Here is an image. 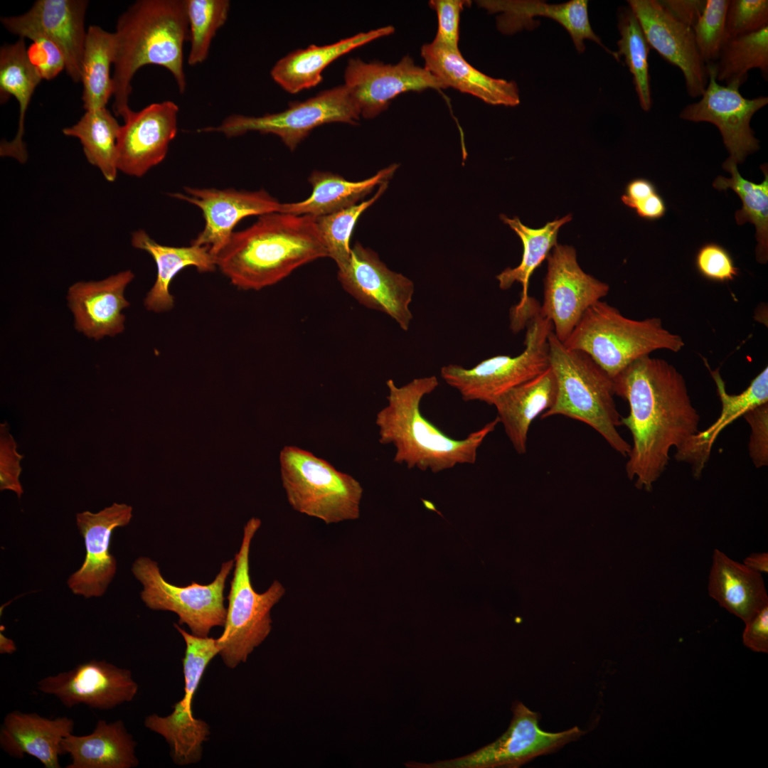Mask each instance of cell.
<instances>
[{
	"mask_svg": "<svg viewBox=\"0 0 768 768\" xmlns=\"http://www.w3.org/2000/svg\"><path fill=\"white\" fill-rule=\"evenodd\" d=\"M613 381L615 395L629 405L628 416L621 418L633 441L627 476L635 479L637 489L651 491L668 464L671 449H678L699 432L700 416L684 378L663 359L641 357Z\"/></svg>",
	"mask_w": 768,
	"mask_h": 768,
	"instance_id": "6da1fadb",
	"label": "cell"
},
{
	"mask_svg": "<svg viewBox=\"0 0 768 768\" xmlns=\"http://www.w3.org/2000/svg\"><path fill=\"white\" fill-rule=\"evenodd\" d=\"M328 257L315 218L272 212L234 232L215 256L217 267L242 289L273 285L297 268Z\"/></svg>",
	"mask_w": 768,
	"mask_h": 768,
	"instance_id": "7a4b0ae2",
	"label": "cell"
},
{
	"mask_svg": "<svg viewBox=\"0 0 768 768\" xmlns=\"http://www.w3.org/2000/svg\"><path fill=\"white\" fill-rule=\"evenodd\" d=\"M115 36L113 112L123 119L132 111V80L146 65L165 68L179 92L186 88L183 44L188 39L185 0H139L119 17Z\"/></svg>",
	"mask_w": 768,
	"mask_h": 768,
	"instance_id": "3957f363",
	"label": "cell"
},
{
	"mask_svg": "<svg viewBox=\"0 0 768 768\" xmlns=\"http://www.w3.org/2000/svg\"><path fill=\"white\" fill-rule=\"evenodd\" d=\"M439 384L434 375L415 378L400 387L392 379L386 381L388 403L377 413L375 425L379 442L391 444L395 448L394 462L433 473L457 464H474L479 447L499 423L496 417L462 439L447 435L420 410L423 397L432 393Z\"/></svg>",
	"mask_w": 768,
	"mask_h": 768,
	"instance_id": "277c9868",
	"label": "cell"
},
{
	"mask_svg": "<svg viewBox=\"0 0 768 768\" xmlns=\"http://www.w3.org/2000/svg\"><path fill=\"white\" fill-rule=\"evenodd\" d=\"M550 367L557 381L553 405L541 419L562 415L597 432L617 452L627 457L631 445L620 435L622 425L614 400L613 378L583 351L567 348L555 335L548 337Z\"/></svg>",
	"mask_w": 768,
	"mask_h": 768,
	"instance_id": "5b68a950",
	"label": "cell"
},
{
	"mask_svg": "<svg viewBox=\"0 0 768 768\" xmlns=\"http://www.w3.org/2000/svg\"><path fill=\"white\" fill-rule=\"evenodd\" d=\"M510 315L513 331L526 327L522 353L513 357H491L471 368L455 364L441 368L442 379L456 388L465 401L479 400L493 405L499 395L549 368L548 337L553 329L551 321L541 314L539 303L529 297L521 305L513 306Z\"/></svg>",
	"mask_w": 768,
	"mask_h": 768,
	"instance_id": "8992f818",
	"label": "cell"
},
{
	"mask_svg": "<svg viewBox=\"0 0 768 768\" xmlns=\"http://www.w3.org/2000/svg\"><path fill=\"white\" fill-rule=\"evenodd\" d=\"M563 344L585 352L612 378L652 351H680L682 337L663 326L659 318L634 320L601 300L587 309Z\"/></svg>",
	"mask_w": 768,
	"mask_h": 768,
	"instance_id": "52a82bcc",
	"label": "cell"
},
{
	"mask_svg": "<svg viewBox=\"0 0 768 768\" xmlns=\"http://www.w3.org/2000/svg\"><path fill=\"white\" fill-rule=\"evenodd\" d=\"M279 464L282 486L294 511L326 524L359 518L363 488L351 475L297 446L284 447Z\"/></svg>",
	"mask_w": 768,
	"mask_h": 768,
	"instance_id": "ba28073f",
	"label": "cell"
},
{
	"mask_svg": "<svg viewBox=\"0 0 768 768\" xmlns=\"http://www.w3.org/2000/svg\"><path fill=\"white\" fill-rule=\"evenodd\" d=\"M260 526L261 521L257 518L247 522L240 549L234 558L224 629L217 639L219 654L230 668L245 662L267 637L272 630L271 609L285 594V588L278 580H274L262 593L257 592L252 585L250 545Z\"/></svg>",
	"mask_w": 768,
	"mask_h": 768,
	"instance_id": "9c48e42d",
	"label": "cell"
},
{
	"mask_svg": "<svg viewBox=\"0 0 768 768\" xmlns=\"http://www.w3.org/2000/svg\"><path fill=\"white\" fill-rule=\"evenodd\" d=\"M234 564V560L223 562L210 584L193 581L184 587L166 581L157 562L148 557L137 558L132 572L143 586L140 596L147 607L174 612L179 625L186 624L194 635L208 636L213 627L224 626L227 613L224 589Z\"/></svg>",
	"mask_w": 768,
	"mask_h": 768,
	"instance_id": "30bf717a",
	"label": "cell"
},
{
	"mask_svg": "<svg viewBox=\"0 0 768 768\" xmlns=\"http://www.w3.org/2000/svg\"><path fill=\"white\" fill-rule=\"evenodd\" d=\"M358 110L343 85L326 89L302 102H294L282 112L254 117L231 114L217 127L199 132H217L228 137L249 132L272 134L280 138L292 151L295 149L316 127L328 123L356 124L360 119Z\"/></svg>",
	"mask_w": 768,
	"mask_h": 768,
	"instance_id": "8fae6325",
	"label": "cell"
},
{
	"mask_svg": "<svg viewBox=\"0 0 768 768\" xmlns=\"http://www.w3.org/2000/svg\"><path fill=\"white\" fill-rule=\"evenodd\" d=\"M186 643L183 658L184 695L174 705V711L165 717L148 715L144 725L165 738L171 748V757L178 765L198 762L202 756V744L208 740L209 726L193 717L192 700L203 673L210 661L219 654L217 639L189 634L174 624Z\"/></svg>",
	"mask_w": 768,
	"mask_h": 768,
	"instance_id": "7c38bea8",
	"label": "cell"
},
{
	"mask_svg": "<svg viewBox=\"0 0 768 768\" xmlns=\"http://www.w3.org/2000/svg\"><path fill=\"white\" fill-rule=\"evenodd\" d=\"M538 714L521 702L513 706V718L507 730L494 742L466 755L432 763L410 762L414 768L518 767L535 757L554 752L577 740L585 732L573 727L560 732H548L538 725Z\"/></svg>",
	"mask_w": 768,
	"mask_h": 768,
	"instance_id": "4fadbf2b",
	"label": "cell"
},
{
	"mask_svg": "<svg viewBox=\"0 0 768 768\" xmlns=\"http://www.w3.org/2000/svg\"><path fill=\"white\" fill-rule=\"evenodd\" d=\"M546 260L540 311L551 321L555 335L563 343L587 309L607 296L609 287L582 270L572 246L557 244Z\"/></svg>",
	"mask_w": 768,
	"mask_h": 768,
	"instance_id": "5bb4252c",
	"label": "cell"
},
{
	"mask_svg": "<svg viewBox=\"0 0 768 768\" xmlns=\"http://www.w3.org/2000/svg\"><path fill=\"white\" fill-rule=\"evenodd\" d=\"M338 269V279L346 292L364 306L388 314L402 330L409 329L415 291L412 280L390 270L376 252L358 242L351 248L348 262Z\"/></svg>",
	"mask_w": 768,
	"mask_h": 768,
	"instance_id": "9a60e30c",
	"label": "cell"
},
{
	"mask_svg": "<svg viewBox=\"0 0 768 768\" xmlns=\"http://www.w3.org/2000/svg\"><path fill=\"white\" fill-rule=\"evenodd\" d=\"M708 82L701 99L685 106L682 119L709 122L719 129L730 158L737 164L759 149V140L750 127L753 115L768 103L767 96L748 99L739 88L720 85L712 65H707Z\"/></svg>",
	"mask_w": 768,
	"mask_h": 768,
	"instance_id": "2e32d148",
	"label": "cell"
},
{
	"mask_svg": "<svg viewBox=\"0 0 768 768\" xmlns=\"http://www.w3.org/2000/svg\"><path fill=\"white\" fill-rule=\"evenodd\" d=\"M344 85L360 116L365 119L376 117L402 93L446 89L439 79L425 67L416 65L408 55L396 64L351 58L344 72Z\"/></svg>",
	"mask_w": 768,
	"mask_h": 768,
	"instance_id": "e0dca14e",
	"label": "cell"
},
{
	"mask_svg": "<svg viewBox=\"0 0 768 768\" xmlns=\"http://www.w3.org/2000/svg\"><path fill=\"white\" fill-rule=\"evenodd\" d=\"M37 687L41 692L56 697L68 708L84 704L98 710H110L130 702L138 691L129 670L95 659L43 678Z\"/></svg>",
	"mask_w": 768,
	"mask_h": 768,
	"instance_id": "ac0fdd59",
	"label": "cell"
},
{
	"mask_svg": "<svg viewBox=\"0 0 768 768\" xmlns=\"http://www.w3.org/2000/svg\"><path fill=\"white\" fill-rule=\"evenodd\" d=\"M627 2L651 48L681 70L690 97H701L708 85V74L698 50L693 28L673 16L658 0Z\"/></svg>",
	"mask_w": 768,
	"mask_h": 768,
	"instance_id": "d6986e66",
	"label": "cell"
},
{
	"mask_svg": "<svg viewBox=\"0 0 768 768\" xmlns=\"http://www.w3.org/2000/svg\"><path fill=\"white\" fill-rule=\"evenodd\" d=\"M184 191L170 195L198 207L205 219L203 229L192 244L208 247L214 257L227 244L240 220L247 216L279 212L281 206V203L265 190L186 187Z\"/></svg>",
	"mask_w": 768,
	"mask_h": 768,
	"instance_id": "ffe728a7",
	"label": "cell"
},
{
	"mask_svg": "<svg viewBox=\"0 0 768 768\" xmlns=\"http://www.w3.org/2000/svg\"><path fill=\"white\" fill-rule=\"evenodd\" d=\"M178 113L177 105L169 100L132 111L118 136V170L141 177L161 162L176 135Z\"/></svg>",
	"mask_w": 768,
	"mask_h": 768,
	"instance_id": "44dd1931",
	"label": "cell"
},
{
	"mask_svg": "<svg viewBox=\"0 0 768 768\" xmlns=\"http://www.w3.org/2000/svg\"><path fill=\"white\" fill-rule=\"evenodd\" d=\"M86 0H38L25 14L1 17L3 26L20 38L28 31L38 32L61 50L65 70L75 82H81V64L87 31Z\"/></svg>",
	"mask_w": 768,
	"mask_h": 768,
	"instance_id": "7402d4cb",
	"label": "cell"
},
{
	"mask_svg": "<svg viewBox=\"0 0 768 768\" xmlns=\"http://www.w3.org/2000/svg\"><path fill=\"white\" fill-rule=\"evenodd\" d=\"M132 508L113 503L97 513L76 514V524L84 538L86 555L81 567L68 580L73 594L85 598L103 595L117 571V561L110 552L113 530L128 525Z\"/></svg>",
	"mask_w": 768,
	"mask_h": 768,
	"instance_id": "603a6c76",
	"label": "cell"
},
{
	"mask_svg": "<svg viewBox=\"0 0 768 768\" xmlns=\"http://www.w3.org/2000/svg\"><path fill=\"white\" fill-rule=\"evenodd\" d=\"M134 277L126 270L101 281L72 285L67 299L76 329L96 340L121 333L125 319L122 311L129 306L124 292Z\"/></svg>",
	"mask_w": 768,
	"mask_h": 768,
	"instance_id": "cb8c5ba5",
	"label": "cell"
},
{
	"mask_svg": "<svg viewBox=\"0 0 768 768\" xmlns=\"http://www.w3.org/2000/svg\"><path fill=\"white\" fill-rule=\"evenodd\" d=\"M476 2L490 14L501 13L497 17V27L503 33L512 34L524 28L533 29L538 26L533 17H548L565 28L580 53L585 49L584 40L590 39L601 46L616 60H619L617 52L607 48L594 33L586 0H572L558 4L535 0H484Z\"/></svg>",
	"mask_w": 768,
	"mask_h": 768,
	"instance_id": "d4e9b609",
	"label": "cell"
},
{
	"mask_svg": "<svg viewBox=\"0 0 768 768\" xmlns=\"http://www.w3.org/2000/svg\"><path fill=\"white\" fill-rule=\"evenodd\" d=\"M425 68L439 79L446 88L452 87L492 105L514 107L520 103L515 82L489 76L474 68L459 48L432 42L421 48Z\"/></svg>",
	"mask_w": 768,
	"mask_h": 768,
	"instance_id": "484cf974",
	"label": "cell"
},
{
	"mask_svg": "<svg viewBox=\"0 0 768 768\" xmlns=\"http://www.w3.org/2000/svg\"><path fill=\"white\" fill-rule=\"evenodd\" d=\"M73 720L65 716L47 718L37 713L15 710L4 717L0 746L13 757L22 759L28 754L45 768H60L62 740L73 733Z\"/></svg>",
	"mask_w": 768,
	"mask_h": 768,
	"instance_id": "4316f807",
	"label": "cell"
},
{
	"mask_svg": "<svg viewBox=\"0 0 768 768\" xmlns=\"http://www.w3.org/2000/svg\"><path fill=\"white\" fill-rule=\"evenodd\" d=\"M705 365L716 384L721 402L720 416L708 428L690 437L676 449L675 455L677 461L686 462L691 466L692 474L695 479L700 477L720 433L746 412L768 403L767 367H765L742 393L729 394L719 369L711 370L706 361Z\"/></svg>",
	"mask_w": 768,
	"mask_h": 768,
	"instance_id": "83f0119b",
	"label": "cell"
},
{
	"mask_svg": "<svg viewBox=\"0 0 768 768\" xmlns=\"http://www.w3.org/2000/svg\"><path fill=\"white\" fill-rule=\"evenodd\" d=\"M392 26L361 32L336 43L295 50L280 58L270 74L274 81L291 94L314 87L322 80V72L333 61L375 39L394 33Z\"/></svg>",
	"mask_w": 768,
	"mask_h": 768,
	"instance_id": "f1b7e54d",
	"label": "cell"
},
{
	"mask_svg": "<svg viewBox=\"0 0 768 768\" xmlns=\"http://www.w3.org/2000/svg\"><path fill=\"white\" fill-rule=\"evenodd\" d=\"M556 395L557 381L549 366L538 375L509 389L494 400L496 417L518 454L526 452L531 423L553 405Z\"/></svg>",
	"mask_w": 768,
	"mask_h": 768,
	"instance_id": "f546056e",
	"label": "cell"
},
{
	"mask_svg": "<svg viewBox=\"0 0 768 768\" xmlns=\"http://www.w3.org/2000/svg\"><path fill=\"white\" fill-rule=\"evenodd\" d=\"M708 594L745 623L768 604L762 574L715 549L708 576Z\"/></svg>",
	"mask_w": 768,
	"mask_h": 768,
	"instance_id": "4dcf8cb0",
	"label": "cell"
},
{
	"mask_svg": "<svg viewBox=\"0 0 768 768\" xmlns=\"http://www.w3.org/2000/svg\"><path fill=\"white\" fill-rule=\"evenodd\" d=\"M136 742L122 720L107 722L99 720L93 731L86 735L73 733L61 742L63 754L71 762L67 768H132L139 764Z\"/></svg>",
	"mask_w": 768,
	"mask_h": 768,
	"instance_id": "1f68e13d",
	"label": "cell"
},
{
	"mask_svg": "<svg viewBox=\"0 0 768 768\" xmlns=\"http://www.w3.org/2000/svg\"><path fill=\"white\" fill-rule=\"evenodd\" d=\"M132 244L135 248L147 252L156 262V279L144 299L146 308L155 312L166 311L174 306V299L169 287L172 279L181 270L193 266L200 272H209L217 267L215 258L207 246L161 245L143 230L132 233Z\"/></svg>",
	"mask_w": 768,
	"mask_h": 768,
	"instance_id": "d6a6232c",
	"label": "cell"
},
{
	"mask_svg": "<svg viewBox=\"0 0 768 768\" xmlns=\"http://www.w3.org/2000/svg\"><path fill=\"white\" fill-rule=\"evenodd\" d=\"M398 167L396 164H391L359 181H348L331 172L315 171L309 178L311 194L300 202L281 203L279 212L314 218L336 213L357 204L375 186L388 181Z\"/></svg>",
	"mask_w": 768,
	"mask_h": 768,
	"instance_id": "836d02e7",
	"label": "cell"
},
{
	"mask_svg": "<svg viewBox=\"0 0 768 768\" xmlns=\"http://www.w3.org/2000/svg\"><path fill=\"white\" fill-rule=\"evenodd\" d=\"M42 78L29 58L24 38L13 44H6L0 50V100L4 102L14 96L18 102L19 119L16 137L11 142L2 141L1 156H9L24 163L27 151L23 142L26 113L33 94Z\"/></svg>",
	"mask_w": 768,
	"mask_h": 768,
	"instance_id": "e575fe53",
	"label": "cell"
},
{
	"mask_svg": "<svg viewBox=\"0 0 768 768\" xmlns=\"http://www.w3.org/2000/svg\"><path fill=\"white\" fill-rule=\"evenodd\" d=\"M121 126L106 107L85 111L80 119L63 129L65 136L79 139L87 161L96 166L110 182L115 180L117 139Z\"/></svg>",
	"mask_w": 768,
	"mask_h": 768,
	"instance_id": "d590c367",
	"label": "cell"
},
{
	"mask_svg": "<svg viewBox=\"0 0 768 768\" xmlns=\"http://www.w3.org/2000/svg\"><path fill=\"white\" fill-rule=\"evenodd\" d=\"M115 55L114 33L97 26L87 31L81 64L82 100L87 110L106 107L113 95L110 67Z\"/></svg>",
	"mask_w": 768,
	"mask_h": 768,
	"instance_id": "8d00e7d4",
	"label": "cell"
},
{
	"mask_svg": "<svg viewBox=\"0 0 768 768\" xmlns=\"http://www.w3.org/2000/svg\"><path fill=\"white\" fill-rule=\"evenodd\" d=\"M723 169L731 174L730 178L718 176L713 187L718 191L730 188L742 201V207L736 211L737 225L750 222L755 226L757 245L756 257L758 262L765 263L768 252V169L767 164L761 165L764 178L760 183L744 178L739 173L737 164L730 157L723 163Z\"/></svg>",
	"mask_w": 768,
	"mask_h": 768,
	"instance_id": "74e56055",
	"label": "cell"
},
{
	"mask_svg": "<svg viewBox=\"0 0 768 768\" xmlns=\"http://www.w3.org/2000/svg\"><path fill=\"white\" fill-rule=\"evenodd\" d=\"M501 220L514 230L521 238L523 252L520 265L514 268L508 267L496 276L501 289H509L515 282L522 284L523 290L518 303L528 298L530 278L535 270L546 260L551 250L558 244L559 229L572 219L571 215L547 223L543 228H531L523 225L518 217L509 218L501 215Z\"/></svg>",
	"mask_w": 768,
	"mask_h": 768,
	"instance_id": "f35d334b",
	"label": "cell"
},
{
	"mask_svg": "<svg viewBox=\"0 0 768 768\" xmlns=\"http://www.w3.org/2000/svg\"><path fill=\"white\" fill-rule=\"evenodd\" d=\"M717 81L737 88L748 78V72L760 70L768 78V26L736 37L728 38L717 61L712 65Z\"/></svg>",
	"mask_w": 768,
	"mask_h": 768,
	"instance_id": "ab89813d",
	"label": "cell"
},
{
	"mask_svg": "<svg viewBox=\"0 0 768 768\" xmlns=\"http://www.w3.org/2000/svg\"><path fill=\"white\" fill-rule=\"evenodd\" d=\"M620 39L617 42L618 57L623 55L633 75V82L639 104L644 111L652 107L648 56L651 47L641 26L631 9L622 8L618 14Z\"/></svg>",
	"mask_w": 768,
	"mask_h": 768,
	"instance_id": "60d3db41",
	"label": "cell"
},
{
	"mask_svg": "<svg viewBox=\"0 0 768 768\" xmlns=\"http://www.w3.org/2000/svg\"><path fill=\"white\" fill-rule=\"evenodd\" d=\"M190 50L188 63L204 62L213 38L225 23L230 3L228 0H185Z\"/></svg>",
	"mask_w": 768,
	"mask_h": 768,
	"instance_id": "b9f144b4",
	"label": "cell"
},
{
	"mask_svg": "<svg viewBox=\"0 0 768 768\" xmlns=\"http://www.w3.org/2000/svg\"><path fill=\"white\" fill-rule=\"evenodd\" d=\"M388 182L379 185L375 194L367 201L331 214L315 218L328 257L336 262L338 268L346 265L350 258V238L358 219L382 196L387 188Z\"/></svg>",
	"mask_w": 768,
	"mask_h": 768,
	"instance_id": "7bdbcfd3",
	"label": "cell"
},
{
	"mask_svg": "<svg viewBox=\"0 0 768 768\" xmlns=\"http://www.w3.org/2000/svg\"><path fill=\"white\" fill-rule=\"evenodd\" d=\"M730 0H706L705 9L693 27L695 44L706 65L714 64L728 38L725 18Z\"/></svg>",
	"mask_w": 768,
	"mask_h": 768,
	"instance_id": "ee69618b",
	"label": "cell"
},
{
	"mask_svg": "<svg viewBox=\"0 0 768 768\" xmlns=\"http://www.w3.org/2000/svg\"><path fill=\"white\" fill-rule=\"evenodd\" d=\"M725 26L728 38L751 33L768 26V1L730 0Z\"/></svg>",
	"mask_w": 768,
	"mask_h": 768,
	"instance_id": "f6af8a7d",
	"label": "cell"
},
{
	"mask_svg": "<svg viewBox=\"0 0 768 768\" xmlns=\"http://www.w3.org/2000/svg\"><path fill=\"white\" fill-rule=\"evenodd\" d=\"M23 456L17 452V444L6 422L0 425V489L11 491L21 498L23 490L20 482Z\"/></svg>",
	"mask_w": 768,
	"mask_h": 768,
	"instance_id": "bcb514c9",
	"label": "cell"
},
{
	"mask_svg": "<svg viewBox=\"0 0 768 768\" xmlns=\"http://www.w3.org/2000/svg\"><path fill=\"white\" fill-rule=\"evenodd\" d=\"M695 265L703 277L713 281H731L738 274V269L730 253L716 243L705 244L698 250Z\"/></svg>",
	"mask_w": 768,
	"mask_h": 768,
	"instance_id": "7dc6e473",
	"label": "cell"
},
{
	"mask_svg": "<svg viewBox=\"0 0 768 768\" xmlns=\"http://www.w3.org/2000/svg\"><path fill=\"white\" fill-rule=\"evenodd\" d=\"M21 38L33 41L28 53L42 79L51 80L65 69V63L61 50L48 38L36 31L26 32Z\"/></svg>",
	"mask_w": 768,
	"mask_h": 768,
	"instance_id": "c3c4849f",
	"label": "cell"
},
{
	"mask_svg": "<svg viewBox=\"0 0 768 768\" xmlns=\"http://www.w3.org/2000/svg\"><path fill=\"white\" fill-rule=\"evenodd\" d=\"M468 0H431L430 6L437 16V31L433 42L452 48H459V21L464 8L471 4Z\"/></svg>",
	"mask_w": 768,
	"mask_h": 768,
	"instance_id": "681fc988",
	"label": "cell"
},
{
	"mask_svg": "<svg viewBox=\"0 0 768 768\" xmlns=\"http://www.w3.org/2000/svg\"><path fill=\"white\" fill-rule=\"evenodd\" d=\"M743 417L751 427L750 456L756 467L768 464V403L746 412Z\"/></svg>",
	"mask_w": 768,
	"mask_h": 768,
	"instance_id": "f907efd6",
	"label": "cell"
},
{
	"mask_svg": "<svg viewBox=\"0 0 768 768\" xmlns=\"http://www.w3.org/2000/svg\"><path fill=\"white\" fill-rule=\"evenodd\" d=\"M742 642L754 651L768 653V604L745 623Z\"/></svg>",
	"mask_w": 768,
	"mask_h": 768,
	"instance_id": "816d5d0a",
	"label": "cell"
},
{
	"mask_svg": "<svg viewBox=\"0 0 768 768\" xmlns=\"http://www.w3.org/2000/svg\"><path fill=\"white\" fill-rule=\"evenodd\" d=\"M676 19L692 28L702 14L706 0H660Z\"/></svg>",
	"mask_w": 768,
	"mask_h": 768,
	"instance_id": "f5cc1de1",
	"label": "cell"
},
{
	"mask_svg": "<svg viewBox=\"0 0 768 768\" xmlns=\"http://www.w3.org/2000/svg\"><path fill=\"white\" fill-rule=\"evenodd\" d=\"M630 208L634 209L639 217L649 220L662 218L666 211L665 201L658 191L635 203Z\"/></svg>",
	"mask_w": 768,
	"mask_h": 768,
	"instance_id": "db71d44e",
	"label": "cell"
},
{
	"mask_svg": "<svg viewBox=\"0 0 768 768\" xmlns=\"http://www.w3.org/2000/svg\"><path fill=\"white\" fill-rule=\"evenodd\" d=\"M656 192L657 190L651 181L645 178H635L626 185L625 193L621 199L626 206L631 208L635 203Z\"/></svg>",
	"mask_w": 768,
	"mask_h": 768,
	"instance_id": "11a10c76",
	"label": "cell"
},
{
	"mask_svg": "<svg viewBox=\"0 0 768 768\" xmlns=\"http://www.w3.org/2000/svg\"><path fill=\"white\" fill-rule=\"evenodd\" d=\"M743 564L759 573L768 572V553H754L746 557Z\"/></svg>",
	"mask_w": 768,
	"mask_h": 768,
	"instance_id": "9f6ffc18",
	"label": "cell"
},
{
	"mask_svg": "<svg viewBox=\"0 0 768 768\" xmlns=\"http://www.w3.org/2000/svg\"><path fill=\"white\" fill-rule=\"evenodd\" d=\"M16 651V646L14 641L7 638L1 632L0 634V654H11Z\"/></svg>",
	"mask_w": 768,
	"mask_h": 768,
	"instance_id": "6f0895ef",
	"label": "cell"
}]
</instances>
